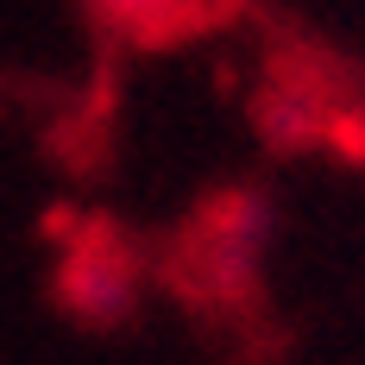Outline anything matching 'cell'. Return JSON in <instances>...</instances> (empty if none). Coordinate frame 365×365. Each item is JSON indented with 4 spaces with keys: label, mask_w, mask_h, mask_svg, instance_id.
<instances>
[{
    "label": "cell",
    "mask_w": 365,
    "mask_h": 365,
    "mask_svg": "<svg viewBox=\"0 0 365 365\" xmlns=\"http://www.w3.org/2000/svg\"><path fill=\"white\" fill-rule=\"evenodd\" d=\"M334 139H340L346 151H359V158H365V108L340 113V126H334Z\"/></svg>",
    "instance_id": "obj_3"
},
{
    "label": "cell",
    "mask_w": 365,
    "mask_h": 365,
    "mask_svg": "<svg viewBox=\"0 0 365 365\" xmlns=\"http://www.w3.org/2000/svg\"><path fill=\"white\" fill-rule=\"evenodd\" d=\"M182 0H101V13L120 19V26H158V19H170Z\"/></svg>",
    "instance_id": "obj_2"
},
{
    "label": "cell",
    "mask_w": 365,
    "mask_h": 365,
    "mask_svg": "<svg viewBox=\"0 0 365 365\" xmlns=\"http://www.w3.org/2000/svg\"><path fill=\"white\" fill-rule=\"evenodd\" d=\"M63 296H70L82 315L113 322V315H126V309H133V271H126V258L88 246V252L70 258V271H63Z\"/></svg>",
    "instance_id": "obj_1"
}]
</instances>
